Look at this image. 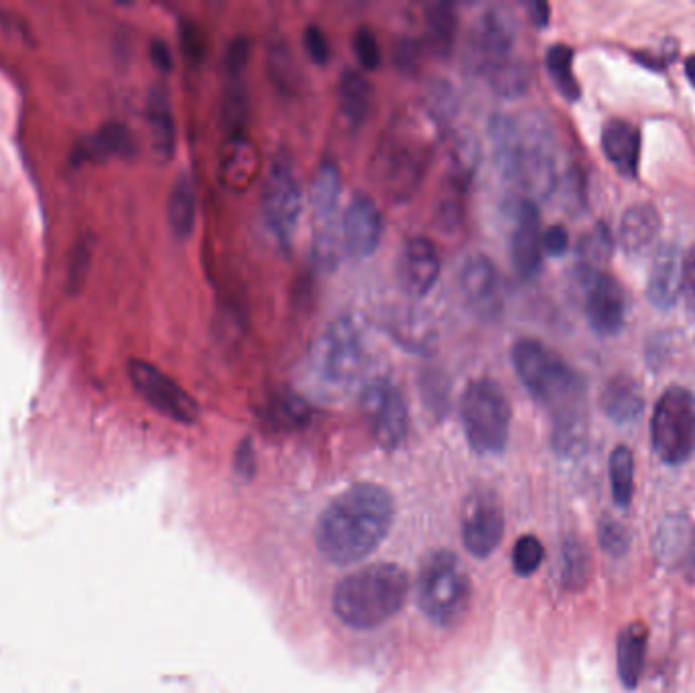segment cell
Instances as JSON below:
<instances>
[{"label":"cell","instance_id":"obj_30","mask_svg":"<svg viewBox=\"0 0 695 693\" xmlns=\"http://www.w3.org/2000/svg\"><path fill=\"white\" fill-rule=\"evenodd\" d=\"M196 187L189 180V175H180L177 182L171 187L167 199V223L171 235L177 240L189 238L196 228Z\"/></svg>","mask_w":695,"mask_h":693},{"label":"cell","instance_id":"obj_22","mask_svg":"<svg viewBox=\"0 0 695 693\" xmlns=\"http://www.w3.org/2000/svg\"><path fill=\"white\" fill-rule=\"evenodd\" d=\"M683 257L675 245L661 247L649 273L647 295L659 310H670L682 293Z\"/></svg>","mask_w":695,"mask_h":693},{"label":"cell","instance_id":"obj_19","mask_svg":"<svg viewBox=\"0 0 695 693\" xmlns=\"http://www.w3.org/2000/svg\"><path fill=\"white\" fill-rule=\"evenodd\" d=\"M459 288L466 303L482 317L500 312V279L495 262L485 255H474L459 271Z\"/></svg>","mask_w":695,"mask_h":693},{"label":"cell","instance_id":"obj_18","mask_svg":"<svg viewBox=\"0 0 695 693\" xmlns=\"http://www.w3.org/2000/svg\"><path fill=\"white\" fill-rule=\"evenodd\" d=\"M586 281L584 312L591 329L600 336H612L625 324L627 300L620 283L612 277L594 273Z\"/></svg>","mask_w":695,"mask_h":693},{"label":"cell","instance_id":"obj_32","mask_svg":"<svg viewBox=\"0 0 695 693\" xmlns=\"http://www.w3.org/2000/svg\"><path fill=\"white\" fill-rule=\"evenodd\" d=\"M692 539H694V527L687 517H683V515L667 517L656 531V557L667 565L682 562L685 553L692 548L689 545Z\"/></svg>","mask_w":695,"mask_h":693},{"label":"cell","instance_id":"obj_14","mask_svg":"<svg viewBox=\"0 0 695 693\" xmlns=\"http://www.w3.org/2000/svg\"><path fill=\"white\" fill-rule=\"evenodd\" d=\"M517 41V23L502 7H490L478 17L470 35V57L476 69L488 76L490 72L512 62Z\"/></svg>","mask_w":695,"mask_h":693},{"label":"cell","instance_id":"obj_21","mask_svg":"<svg viewBox=\"0 0 695 693\" xmlns=\"http://www.w3.org/2000/svg\"><path fill=\"white\" fill-rule=\"evenodd\" d=\"M261 171V153L245 132L228 134L218 163V180L230 192H245Z\"/></svg>","mask_w":695,"mask_h":693},{"label":"cell","instance_id":"obj_44","mask_svg":"<svg viewBox=\"0 0 695 693\" xmlns=\"http://www.w3.org/2000/svg\"><path fill=\"white\" fill-rule=\"evenodd\" d=\"M303 47L317 66H326L332 57L328 37L317 25H310L303 31Z\"/></svg>","mask_w":695,"mask_h":693},{"label":"cell","instance_id":"obj_27","mask_svg":"<svg viewBox=\"0 0 695 693\" xmlns=\"http://www.w3.org/2000/svg\"><path fill=\"white\" fill-rule=\"evenodd\" d=\"M372 105V88L368 79L356 69H344L338 82L340 115L350 129H360L367 122Z\"/></svg>","mask_w":695,"mask_h":693},{"label":"cell","instance_id":"obj_41","mask_svg":"<svg viewBox=\"0 0 695 693\" xmlns=\"http://www.w3.org/2000/svg\"><path fill=\"white\" fill-rule=\"evenodd\" d=\"M598 539H600L602 550L612 557H620L630 550L629 529L615 519H608V517L602 519L600 529H598Z\"/></svg>","mask_w":695,"mask_h":693},{"label":"cell","instance_id":"obj_36","mask_svg":"<svg viewBox=\"0 0 695 693\" xmlns=\"http://www.w3.org/2000/svg\"><path fill=\"white\" fill-rule=\"evenodd\" d=\"M610 488L620 509H627L634 495V456L627 445H618L610 454Z\"/></svg>","mask_w":695,"mask_h":693},{"label":"cell","instance_id":"obj_40","mask_svg":"<svg viewBox=\"0 0 695 693\" xmlns=\"http://www.w3.org/2000/svg\"><path fill=\"white\" fill-rule=\"evenodd\" d=\"M545 557V550L535 535H523L512 548V567L519 576L535 574Z\"/></svg>","mask_w":695,"mask_h":693},{"label":"cell","instance_id":"obj_24","mask_svg":"<svg viewBox=\"0 0 695 693\" xmlns=\"http://www.w3.org/2000/svg\"><path fill=\"white\" fill-rule=\"evenodd\" d=\"M649 628L643 622H630L620 630L617 641L618 678L627 690H637L647 663Z\"/></svg>","mask_w":695,"mask_h":693},{"label":"cell","instance_id":"obj_31","mask_svg":"<svg viewBox=\"0 0 695 693\" xmlns=\"http://www.w3.org/2000/svg\"><path fill=\"white\" fill-rule=\"evenodd\" d=\"M264 425L273 430H300L312 419L307 401L293 391H279L267 399L263 407Z\"/></svg>","mask_w":695,"mask_h":693},{"label":"cell","instance_id":"obj_15","mask_svg":"<svg viewBox=\"0 0 695 693\" xmlns=\"http://www.w3.org/2000/svg\"><path fill=\"white\" fill-rule=\"evenodd\" d=\"M504 535V515L499 498L478 490L466 500L461 512V539L466 550L478 560H486L499 548Z\"/></svg>","mask_w":695,"mask_h":693},{"label":"cell","instance_id":"obj_48","mask_svg":"<svg viewBox=\"0 0 695 693\" xmlns=\"http://www.w3.org/2000/svg\"><path fill=\"white\" fill-rule=\"evenodd\" d=\"M682 293H685L687 303L695 310V245L683 257Z\"/></svg>","mask_w":695,"mask_h":693},{"label":"cell","instance_id":"obj_8","mask_svg":"<svg viewBox=\"0 0 695 693\" xmlns=\"http://www.w3.org/2000/svg\"><path fill=\"white\" fill-rule=\"evenodd\" d=\"M651 440L656 456L680 466L695 452V397L683 387H671L656 401L651 419Z\"/></svg>","mask_w":695,"mask_h":693},{"label":"cell","instance_id":"obj_29","mask_svg":"<svg viewBox=\"0 0 695 693\" xmlns=\"http://www.w3.org/2000/svg\"><path fill=\"white\" fill-rule=\"evenodd\" d=\"M458 37V14L452 4L435 2L425 9V45L437 57H447Z\"/></svg>","mask_w":695,"mask_h":693},{"label":"cell","instance_id":"obj_26","mask_svg":"<svg viewBox=\"0 0 695 693\" xmlns=\"http://www.w3.org/2000/svg\"><path fill=\"white\" fill-rule=\"evenodd\" d=\"M661 232V218L655 206L651 204H637L625 214L618 238L622 249L629 255H643L644 250L656 240Z\"/></svg>","mask_w":695,"mask_h":693},{"label":"cell","instance_id":"obj_46","mask_svg":"<svg viewBox=\"0 0 695 693\" xmlns=\"http://www.w3.org/2000/svg\"><path fill=\"white\" fill-rule=\"evenodd\" d=\"M269 66H271V76L276 79V84H291V74H293V66L291 62V55H289L287 45L285 43H279L271 47V59H269Z\"/></svg>","mask_w":695,"mask_h":693},{"label":"cell","instance_id":"obj_42","mask_svg":"<svg viewBox=\"0 0 695 693\" xmlns=\"http://www.w3.org/2000/svg\"><path fill=\"white\" fill-rule=\"evenodd\" d=\"M352 47H355L358 64L368 69V72L377 69L379 64H381V45H379V40L374 37V33L367 26H360L356 31Z\"/></svg>","mask_w":695,"mask_h":693},{"label":"cell","instance_id":"obj_7","mask_svg":"<svg viewBox=\"0 0 695 693\" xmlns=\"http://www.w3.org/2000/svg\"><path fill=\"white\" fill-rule=\"evenodd\" d=\"M461 425L474 452L495 456L504 452L511 435V403L497 380L476 379L461 394Z\"/></svg>","mask_w":695,"mask_h":693},{"label":"cell","instance_id":"obj_11","mask_svg":"<svg viewBox=\"0 0 695 693\" xmlns=\"http://www.w3.org/2000/svg\"><path fill=\"white\" fill-rule=\"evenodd\" d=\"M430 163V147L417 134L393 131L379 143L377 175L393 197H409L423 182Z\"/></svg>","mask_w":695,"mask_h":693},{"label":"cell","instance_id":"obj_16","mask_svg":"<svg viewBox=\"0 0 695 693\" xmlns=\"http://www.w3.org/2000/svg\"><path fill=\"white\" fill-rule=\"evenodd\" d=\"M511 261L523 279L539 275L543 264V230L537 206L531 197H519L512 204Z\"/></svg>","mask_w":695,"mask_h":693},{"label":"cell","instance_id":"obj_33","mask_svg":"<svg viewBox=\"0 0 695 693\" xmlns=\"http://www.w3.org/2000/svg\"><path fill=\"white\" fill-rule=\"evenodd\" d=\"M591 576V553L588 545L577 539L567 537L562 545V584L565 589L579 592L586 588Z\"/></svg>","mask_w":695,"mask_h":693},{"label":"cell","instance_id":"obj_6","mask_svg":"<svg viewBox=\"0 0 695 693\" xmlns=\"http://www.w3.org/2000/svg\"><path fill=\"white\" fill-rule=\"evenodd\" d=\"M473 600V584L452 551H435L423 563L417 586L421 613L435 627L454 628L466 618Z\"/></svg>","mask_w":695,"mask_h":693},{"label":"cell","instance_id":"obj_25","mask_svg":"<svg viewBox=\"0 0 695 693\" xmlns=\"http://www.w3.org/2000/svg\"><path fill=\"white\" fill-rule=\"evenodd\" d=\"M600 407L612 421L630 423L643 413V389L632 377L617 375L604 385Z\"/></svg>","mask_w":695,"mask_h":693},{"label":"cell","instance_id":"obj_43","mask_svg":"<svg viewBox=\"0 0 695 693\" xmlns=\"http://www.w3.org/2000/svg\"><path fill=\"white\" fill-rule=\"evenodd\" d=\"M250 57V43L245 35H237L224 53V72L228 79H242Z\"/></svg>","mask_w":695,"mask_h":693},{"label":"cell","instance_id":"obj_13","mask_svg":"<svg viewBox=\"0 0 695 693\" xmlns=\"http://www.w3.org/2000/svg\"><path fill=\"white\" fill-rule=\"evenodd\" d=\"M129 377L137 393L143 397L149 405L159 411L161 415L173 419L177 423L189 425L199 418V405L192 394L180 387L175 380L170 379L158 367L132 358L129 362Z\"/></svg>","mask_w":695,"mask_h":693},{"label":"cell","instance_id":"obj_37","mask_svg":"<svg viewBox=\"0 0 695 693\" xmlns=\"http://www.w3.org/2000/svg\"><path fill=\"white\" fill-rule=\"evenodd\" d=\"M249 118V98L242 79H228V86L224 90L222 122L228 134L245 132V124Z\"/></svg>","mask_w":695,"mask_h":693},{"label":"cell","instance_id":"obj_52","mask_svg":"<svg viewBox=\"0 0 695 693\" xmlns=\"http://www.w3.org/2000/svg\"><path fill=\"white\" fill-rule=\"evenodd\" d=\"M550 4L547 2H531L529 4V17L537 26H545L550 23Z\"/></svg>","mask_w":695,"mask_h":693},{"label":"cell","instance_id":"obj_5","mask_svg":"<svg viewBox=\"0 0 695 693\" xmlns=\"http://www.w3.org/2000/svg\"><path fill=\"white\" fill-rule=\"evenodd\" d=\"M365 365L362 332L352 317L344 315L314 342L307 356V380L317 397L336 401L355 391L365 375Z\"/></svg>","mask_w":695,"mask_h":693},{"label":"cell","instance_id":"obj_1","mask_svg":"<svg viewBox=\"0 0 695 693\" xmlns=\"http://www.w3.org/2000/svg\"><path fill=\"white\" fill-rule=\"evenodd\" d=\"M512 367L526 391L553 415V447L574 456L586 442L584 380L560 354L543 342L519 340L512 346Z\"/></svg>","mask_w":695,"mask_h":693},{"label":"cell","instance_id":"obj_34","mask_svg":"<svg viewBox=\"0 0 695 693\" xmlns=\"http://www.w3.org/2000/svg\"><path fill=\"white\" fill-rule=\"evenodd\" d=\"M545 66L552 76L555 88L564 96L565 100L576 102L582 96V88L574 76V50L564 43H555L545 55Z\"/></svg>","mask_w":695,"mask_h":693},{"label":"cell","instance_id":"obj_23","mask_svg":"<svg viewBox=\"0 0 695 693\" xmlns=\"http://www.w3.org/2000/svg\"><path fill=\"white\" fill-rule=\"evenodd\" d=\"M602 151L622 175L634 177L641 161V132L627 120L612 118L604 124Z\"/></svg>","mask_w":695,"mask_h":693},{"label":"cell","instance_id":"obj_12","mask_svg":"<svg viewBox=\"0 0 695 693\" xmlns=\"http://www.w3.org/2000/svg\"><path fill=\"white\" fill-rule=\"evenodd\" d=\"M360 403L377 444L384 450H397L408 440V401L391 380L374 379L367 382Z\"/></svg>","mask_w":695,"mask_h":693},{"label":"cell","instance_id":"obj_35","mask_svg":"<svg viewBox=\"0 0 695 693\" xmlns=\"http://www.w3.org/2000/svg\"><path fill=\"white\" fill-rule=\"evenodd\" d=\"M579 261L584 262V275H594L610 261L615 252V236L604 223H598L590 232L579 240Z\"/></svg>","mask_w":695,"mask_h":693},{"label":"cell","instance_id":"obj_51","mask_svg":"<svg viewBox=\"0 0 695 693\" xmlns=\"http://www.w3.org/2000/svg\"><path fill=\"white\" fill-rule=\"evenodd\" d=\"M252 462H254V456H252V444H250V442H242L237 452L238 472L249 476L250 472H252Z\"/></svg>","mask_w":695,"mask_h":693},{"label":"cell","instance_id":"obj_45","mask_svg":"<svg viewBox=\"0 0 695 693\" xmlns=\"http://www.w3.org/2000/svg\"><path fill=\"white\" fill-rule=\"evenodd\" d=\"M182 47H184L185 57L192 62V64H199L204 59V53H206V45H204V35L199 31V26L184 21L182 23Z\"/></svg>","mask_w":695,"mask_h":693},{"label":"cell","instance_id":"obj_38","mask_svg":"<svg viewBox=\"0 0 695 693\" xmlns=\"http://www.w3.org/2000/svg\"><path fill=\"white\" fill-rule=\"evenodd\" d=\"M88 153L90 155H102V158H131L134 153V141H132L131 132L127 131L120 124H108L106 129L98 132L93 139V143L88 144Z\"/></svg>","mask_w":695,"mask_h":693},{"label":"cell","instance_id":"obj_39","mask_svg":"<svg viewBox=\"0 0 695 693\" xmlns=\"http://www.w3.org/2000/svg\"><path fill=\"white\" fill-rule=\"evenodd\" d=\"M485 78L495 88V93L502 96H519L529 88V69L519 59H512L507 66L490 72Z\"/></svg>","mask_w":695,"mask_h":693},{"label":"cell","instance_id":"obj_47","mask_svg":"<svg viewBox=\"0 0 695 693\" xmlns=\"http://www.w3.org/2000/svg\"><path fill=\"white\" fill-rule=\"evenodd\" d=\"M567 247H569V236H567V230H565L564 226L555 224V226L547 228V230L543 232V250H545L547 255L562 257L565 250H567Z\"/></svg>","mask_w":695,"mask_h":693},{"label":"cell","instance_id":"obj_3","mask_svg":"<svg viewBox=\"0 0 695 693\" xmlns=\"http://www.w3.org/2000/svg\"><path fill=\"white\" fill-rule=\"evenodd\" d=\"M492 155L500 175L529 196H550L557 185L550 132L535 118L497 115L490 120Z\"/></svg>","mask_w":695,"mask_h":693},{"label":"cell","instance_id":"obj_28","mask_svg":"<svg viewBox=\"0 0 695 693\" xmlns=\"http://www.w3.org/2000/svg\"><path fill=\"white\" fill-rule=\"evenodd\" d=\"M146 120L151 131L153 153L159 161H170L175 153V118L171 112L170 98L165 90H153L146 106Z\"/></svg>","mask_w":695,"mask_h":693},{"label":"cell","instance_id":"obj_53","mask_svg":"<svg viewBox=\"0 0 695 693\" xmlns=\"http://www.w3.org/2000/svg\"><path fill=\"white\" fill-rule=\"evenodd\" d=\"M685 74H687V78H689L692 86L695 88V55L687 57V62H685Z\"/></svg>","mask_w":695,"mask_h":693},{"label":"cell","instance_id":"obj_2","mask_svg":"<svg viewBox=\"0 0 695 693\" xmlns=\"http://www.w3.org/2000/svg\"><path fill=\"white\" fill-rule=\"evenodd\" d=\"M393 521L394 500L387 488L372 483L350 486L322 512L315 543L336 565L362 562L387 539Z\"/></svg>","mask_w":695,"mask_h":693},{"label":"cell","instance_id":"obj_50","mask_svg":"<svg viewBox=\"0 0 695 693\" xmlns=\"http://www.w3.org/2000/svg\"><path fill=\"white\" fill-rule=\"evenodd\" d=\"M151 59L159 72H171L173 55H171L170 45L163 40L151 41Z\"/></svg>","mask_w":695,"mask_h":693},{"label":"cell","instance_id":"obj_10","mask_svg":"<svg viewBox=\"0 0 695 693\" xmlns=\"http://www.w3.org/2000/svg\"><path fill=\"white\" fill-rule=\"evenodd\" d=\"M261 208L269 232L279 245L289 247L302 216L303 196L297 175L285 153H276L269 165Z\"/></svg>","mask_w":695,"mask_h":693},{"label":"cell","instance_id":"obj_4","mask_svg":"<svg viewBox=\"0 0 695 693\" xmlns=\"http://www.w3.org/2000/svg\"><path fill=\"white\" fill-rule=\"evenodd\" d=\"M409 576L394 563H374L344 577L334 592V613L346 627L372 630L401 613Z\"/></svg>","mask_w":695,"mask_h":693},{"label":"cell","instance_id":"obj_20","mask_svg":"<svg viewBox=\"0 0 695 693\" xmlns=\"http://www.w3.org/2000/svg\"><path fill=\"white\" fill-rule=\"evenodd\" d=\"M442 273L439 252L430 238L415 236L411 238L401 255L399 277L401 285L413 297H425L437 283Z\"/></svg>","mask_w":695,"mask_h":693},{"label":"cell","instance_id":"obj_17","mask_svg":"<svg viewBox=\"0 0 695 693\" xmlns=\"http://www.w3.org/2000/svg\"><path fill=\"white\" fill-rule=\"evenodd\" d=\"M382 238V216L377 202L367 194H356L341 214V247L355 259L374 255Z\"/></svg>","mask_w":695,"mask_h":693},{"label":"cell","instance_id":"obj_49","mask_svg":"<svg viewBox=\"0 0 695 693\" xmlns=\"http://www.w3.org/2000/svg\"><path fill=\"white\" fill-rule=\"evenodd\" d=\"M420 45H417V41H403L401 45H399V50L394 52V64L399 67H411L417 64V57H420Z\"/></svg>","mask_w":695,"mask_h":693},{"label":"cell","instance_id":"obj_9","mask_svg":"<svg viewBox=\"0 0 695 693\" xmlns=\"http://www.w3.org/2000/svg\"><path fill=\"white\" fill-rule=\"evenodd\" d=\"M341 175L336 163L324 161L312 182V214H314V257L324 271H334L341 252Z\"/></svg>","mask_w":695,"mask_h":693}]
</instances>
